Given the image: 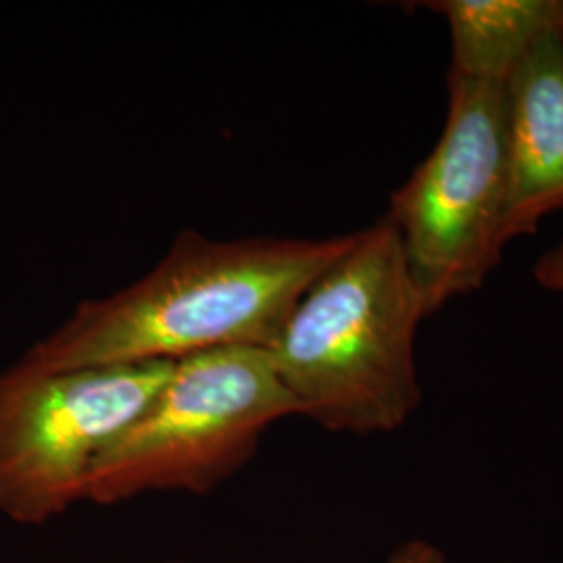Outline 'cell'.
I'll return each mask as SVG.
<instances>
[{"instance_id": "6da1fadb", "label": "cell", "mask_w": 563, "mask_h": 563, "mask_svg": "<svg viewBox=\"0 0 563 563\" xmlns=\"http://www.w3.org/2000/svg\"><path fill=\"white\" fill-rule=\"evenodd\" d=\"M336 239H207L184 230L162 262L113 295L86 299L20 360L44 372L176 363L278 336L307 286L334 262Z\"/></svg>"}, {"instance_id": "7a4b0ae2", "label": "cell", "mask_w": 563, "mask_h": 563, "mask_svg": "<svg viewBox=\"0 0 563 563\" xmlns=\"http://www.w3.org/2000/svg\"><path fill=\"white\" fill-rule=\"evenodd\" d=\"M428 318L395 225L351 234L267 346L299 416L332 432L399 430L422 401L416 336Z\"/></svg>"}, {"instance_id": "3957f363", "label": "cell", "mask_w": 563, "mask_h": 563, "mask_svg": "<svg viewBox=\"0 0 563 563\" xmlns=\"http://www.w3.org/2000/svg\"><path fill=\"white\" fill-rule=\"evenodd\" d=\"M288 416H299V407L267 349L230 346L180 360L141 416L99 455L84 501L115 505L169 490L207 495Z\"/></svg>"}, {"instance_id": "277c9868", "label": "cell", "mask_w": 563, "mask_h": 563, "mask_svg": "<svg viewBox=\"0 0 563 563\" xmlns=\"http://www.w3.org/2000/svg\"><path fill=\"white\" fill-rule=\"evenodd\" d=\"M446 88L443 134L386 211L428 316L481 290L509 244L507 86L449 74Z\"/></svg>"}, {"instance_id": "5b68a950", "label": "cell", "mask_w": 563, "mask_h": 563, "mask_svg": "<svg viewBox=\"0 0 563 563\" xmlns=\"http://www.w3.org/2000/svg\"><path fill=\"white\" fill-rule=\"evenodd\" d=\"M174 363L0 372V514L41 526L84 501L102 451L134 422Z\"/></svg>"}, {"instance_id": "8992f818", "label": "cell", "mask_w": 563, "mask_h": 563, "mask_svg": "<svg viewBox=\"0 0 563 563\" xmlns=\"http://www.w3.org/2000/svg\"><path fill=\"white\" fill-rule=\"evenodd\" d=\"M507 242L563 209V36L537 44L507 80Z\"/></svg>"}, {"instance_id": "52a82bcc", "label": "cell", "mask_w": 563, "mask_h": 563, "mask_svg": "<svg viewBox=\"0 0 563 563\" xmlns=\"http://www.w3.org/2000/svg\"><path fill=\"white\" fill-rule=\"evenodd\" d=\"M451 32L449 74L507 84L544 38L562 34L563 0H434Z\"/></svg>"}, {"instance_id": "ba28073f", "label": "cell", "mask_w": 563, "mask_h": 563, "mask_svg": "<svg viewBox=\"0 0 563 563\" xmlns=\"http://www.w3.org/2000/svg\"><path fill=\"white\" fill-rule=\"evenodd\" d=\"M534 278L544 290L563 295V242L547 251L534 267Z\"/></svg>"}, {"instance_id": "9c48e42d", "label": "cell", "mask_w": 563, "mask_h": 563, "mask_svg": "<svg viewBox=\"0 0 563 563\" xmlns=\"http://www.w3.org/2000/svg\"><path fill=\"white\" fill-rule=\"evenodd\" d=\"M386 563H444V555L441 549L426 541H409L401 544Z\"/></svg>"}, {"instance_id": "30bf717a", "label": "cell", "mask_w": 563, "mask_h": 563, "mask_svg": "<svg viewBox=\"0 0 563 563\" xmlns=\"http://www.w3.org/2000/svg\"><path fill=\"white\" fill-rule=\"evenodd\" d=\"M172 563H178V562H172Z\"/></svg>"}]
</instances>
